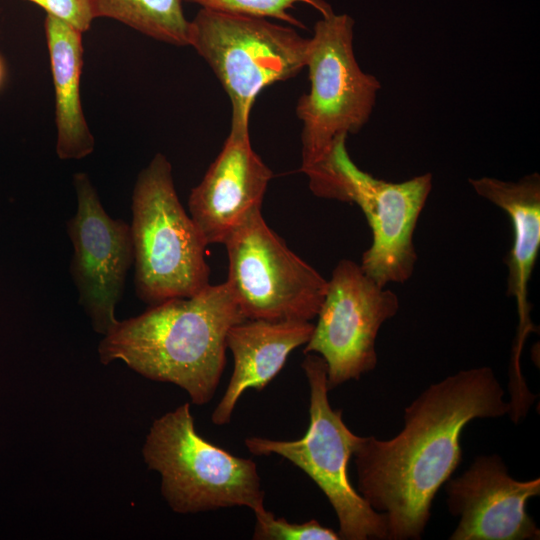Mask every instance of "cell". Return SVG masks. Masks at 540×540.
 <instances>
[{
	"label": "cell",
	"instance_id": "6da1fadb",
	"mask_svg": "<svg viewBox=\"0 0 540 540\" xmlns=\"http://www.w3.org/2000/svg\"><path fill=\"white\" fill-rule=\"evenodd\" d=\"M489 367L461 370L430 385L406 409L392 439L361 437L353 456L358 492L386 516L388 539H420L432 501L461 461L460 435L476 418L509 414Z\"/></svg>",
	"mask_w": 540,
	"mask_h": 540
},
{
	"label": "cell",
	"instance_id": "7a4b0ae2",
	"mask_svg": "<svg viewBox=\"0 0 540 540\" xmlns=\"http://www.w3.org/2000/svg\"><path fill=\"white\" fill-rule=\"evenodd\" d=\"M226 282L151 305L118 321L98 346L101 363L122 360L140 375L175 384L191 402L213 398L226 365L227 335L243 321Z\"/></svg>",
	"mask_w": 540,
	"mask_h": 540
},
{
	"label": "cell",
	"instance_id": "3957f363",
	"mask_svg": "<svg viewBox=\"0 0 540 540\" xmlns=\"http://www.w3.org/2000/svg\"><path fill=\"white\" fill-rule=\"evenodd\" d=\"M353 39L354 20L334 13L315 23L310 38L305 67L310 89L296 106L302 123L300 170L309 185L322 175L336 144L369 121L381 88L359 66Z\"/></svg>",
	"mask_w": 540,
	"mask_h": 540
},
{
	"label": "cell",
	"instance_id": "277c9868",
	"mask_svg": "<svg viewBox=\"0 0 540 540\" xmlns=\"http://www.w3.org/2000/svg\"><path fill=\"white\" fill-rule=\"evenodd\" d=\"M131 210L139 299L151 306L193 296L210 284L208 245L178 199L165 155L157 153L138 174Z\"/></svg>",
	"mask_w": 540,
	"mask_h": 540
},
{
	"label": "cell",
	"instance_id": "5b68a950",
	"mask_svg": "<svg viewBox=\"0 0 540 540\" xmlns=\"http://www.w3.org/2000/svg\"><path fill=\"white\" fill-rule=\"evenodd\" d=\"M142 453L148 468L161 475V493L176 513L265 508L256 463L201 437L189 403L155 419Z\"/></svg>",
	"mask_w": 540,
	"mask_h": 540
},
{
	"label": "cell",
	"instance_id": "8992f818",
	"mask_svg": "<svg viewBox=\"0 0 540 540\" xmlns=\"http://www.w3.org/2000/svg\"><path fill=\"white\" fill-rule=\"evenodd\" d=\"M310 38L268 18L202 9L189 20L188 46L210 66L231 102V123L249 124L257 96L306 67Z\"/></svg>",
	"mask_w": 540,
	"mask_h": 540
},
{
	"label": "cell",
	"instance_id": "52a82bcc",
	"mask_svg": "<svg viewBox=\"0 0 540 540\" xmlns=\"http://www.w3.org/2000/svg\"><path fill=\"white\" fill-rule=\"evenodd\" d=\"M301 366L310 390V421L305 435L298 440L249 437L245 446L256 456H281L306 473L333 507L340 539H388L386 516L375 511L349 481L348 462L361 436L346 426L342 410L330 405L324 359L308 353Z\"/></svg>",
	"mask_w": 540,
	"mask_h": 540
},
{
	"label": "cell",
	"instance_id": "ba28073f",
	"mask_svg": "<svg viewBox=\"0 0 540 540\" xmlns=\"http://www.w3.org/2000/svg\"><path fill=\"white\" fill-rule=\"evenodd\" d=\"M432 190V174L388 182L361 170L350 158L346 138L335 146L314 187L321 198L352 202L364 213L372 232L361 268L378 285L404 283L417 262L413 234Z\"/></svg>",
	"mask_w": 540,
	"mask_h": 540
},
{
	"label": "cell",
	"instance_id": "9c48e42d",
	"mask_svg": "<svg viewBox=\"0 0 540 540\" xmlns=\"http://www.w3.org/2000/svg\"><path fill=\"white\" fill-rule=\"evenodd\" d=\"M229 286L244 319L310 321L323 302L327 280L297 256L253 211L223 243Z\"/></svg>",
	"mask_w": 540,
	"mask_h": 540
},
{
	"label": "cell",
	"instance_id": "30bf717a",
	"mask_svg": "<svg viewBox=\"0 0 540 540\" xmlns=\"http://www.w3.org/2000/svg\"><path fill=\"white\" fill-rule=\"evenodd\" d=\"M399 305L398 296L367 276L360 264L348 259L337 263L303 350L324 359L329 391L376 367L379 329Z\"/></svg>",
	"mask_w": 540,
	"mask_h": 540
},
{
	"label": "cell",
	"instance_id": "8fae6325",
	"mask_svg": "<svg viewBox=\"0 0 540 540\" xmlns=\"http://www.w3.org/2000/svg\"><path fill=\"white\" fill-rule=\"evenodd\" d=\"M73 184L77 210L67 221L74 249L70 273L93 329L105 335L118 322L115 307L134 263L130 225L106 213L86 173H75Z\"/></svg>",
	"mask_w": 540,
	"mask_h": 540
},
{
	"label": "cell",
	"instance_id": "7c38bea8",
	"mask_svg": "<svg viewBox=\"0 0 540 540\" xmlns=\"http://www.w3.org/2000/svg\"><path fill=\"white\" fill-rule=\"evenodd\" d=\"M446 493L449 511L460 517L451 540L539 539L526 504L540 494V479L512 478L498 455L477 457Z\"/></svg>",
	"mask_w": 540,
	"mask_h": 540
},
{
	"label": "cell",
	"instance_id": "4fadbf2b",
	"mask_svg": "<svg viewBox=\"0 0 540 540\" xmlns=\"http://www.w3.org/2000/svg\"><path fill=\"white\" fill-rule=\"evenodd\" d=\"M272 177L251 146L249 124L230 123L220 153L188 198L190 217L207 245L223 244L249 214L261 210Z\"/></svg>",
	"mask_w": 540,
	"mask_h": 540
},
{
	"label": "cell",
	"instance_id": "5bb4252c",
	"mask_svg": "<svg viewBox=\"0 0 540 540\" xmlns=\"http://www.w3.org/2000/svg\"><path fill=\"white\" fill-rule=\"evenodd\" d=\"M314 329L310 321L244 319L227 335L234 368L227 388L214 409L215 425L227 424L236 403L249 388L263 390L282 370L289 354L308 342Z\"/></svg>",
	"mask_w": 540,
	"mask_h": 540
},
{
	"label": "cell",
	"instance_id": "9a60e30c",
	"mask_svg": "<svg viewBox=\"0 0 540 540\" xmlns=\"http://www.w3.org/2000/svg\"><path fill=\"white\" fill-rule=\"evenodd\" d=\"M469 183L479 196L501 208L511 220L513 244L506 258L509 268L507 293L516 299L519 314L513 360L516 376H519L518 359L524 339L535 330L529 315L528 283L540 248V176L532 173L515 182L481 177L469 179Z\"/></svg>",
	"mask_w": 540,
	"mask_h": 540
},
{
	"label": "cell",
	"instance_id": "2e32d148",
	"mask_svg": "<svg viewBox=\"0 0 540 540\" xmlns=\"http://www.w3.org/2000/svg\"><path fill=\"white\" fill-rule=\"evenodd\" d=\"M44 29L55 93L56 153L62 160L82 159L95 146L80 97L83 32L48 14Z\"/></svg>",
	"mask_w": 540,
	"mask_h": 540
},
{
	"label": "cell",
	"instance_id": "e0dca14e",
	"mask_svg": "<svg viewBox=\"0 0 540 540\" xmlns=\"http://www.w3.org/2000/svg\"><path fill=\"white\" fill-rule=\"evenodd\" d=\"M94 18H110L155 40L188 46L183 0H90Z\"/></svg>",
	"mask_w": 540,
	"mask_h": 540
},
{
	"label": "cell",
	"instance_id": "ac0fdd59",
	"mask_svg": "<svg viewBox=\"0 0 540 540\" xmlns=\"http://www.w3.org/2000/svg\"><path fill=\"white\" fill-rule=\"evenodd\" d=\"M184 2L199 5L202 9L239 14L246 16L273 18L284 21L291 26L305 28L303 23L293 17L289 10L297 3L307 4L317 11L322 17H327L333 12L331 6L324 0H183Z\"/></svg>",
	"mask_w": 540,
	"mask_h": 540
},
{
	"label": "cell",
	"instance_id": "d6986e66",
	"mask_svg": "<svg viewBox=\"0 0 540 540\" xmlns=\"http://www.w3.org/2000/svg\"><path fill=\"white\" fill-rule=\"evenodd\" d=\"M256 522L253 539L255 540H338L337 532L311 519L304 523H290L284 518H277L265 508L254 512Z\"/></svg>",
	"mask_w": 540,
	"mask_h": 540
},
{
	"label": "cell",
	"instance_id": "ffe728a7",
	"mask_svg": "<svg viewBox=\"0 0 540 540\" xmlns=\"http://www.w3.org/2000/svg\"><path fill=\"white\" fill-rule=\"evenodd\" d=\"M46 11V14L57 17L83 33L95 20L90 0H26Z\"/></svg>",
	"mask_w": 540,
	"mask_h": 540
},
{
	"label": "cell",
	"instance_id": "44dd1931",
	"mask_svg": "<svg viewBox=\"0 0 540 540\" xmlns=\"http://www.w3.org/2000/svg\"><path fill=\"white\" fill-rule=\"evenodd\" d=\"M4 79H5V65L0 56V88L4 82Z\"/></svg>",
	"mask_w": 540,
	"mask_h": 540
}]
</instances>
